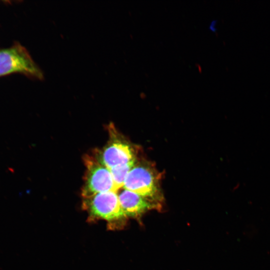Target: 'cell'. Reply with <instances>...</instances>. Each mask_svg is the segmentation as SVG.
<instances>
[{
    "mask_svg": "<svg viewBox=\"0 0 270 270\" xmlns=\"http://www.w3.org/2000/svg\"><path fill=\"white\" fill-rule=\"evenodd\" d=\"M135 163L118 166L110 170L117 191L123 188L125 180Z\"/></svg>",
    "mask_w": 270,
    "mask_h": 270,
    "instance_id": "52a82bcc",
    "label": "cell"
},
{
    "mask_svg": "<svg viewBox=\"0 0 270 270\" xmlns=\"http://www.w3.org/2000/svg\"><path fill=\"white\" fill-rule=\"evenodd\" d=\"M160 176L152 165L146 161L136 160L128 172L122 188L135 192L160 206L162 200Z\"/></svg>",
    "mask_w": 270,
    "mask_h": 270,
    "instance_id": "6da1fadb",
    "label": "cell"
},
{
    "mask_svg": "<svg viewBox=\"0 0 270 270\" xmlns=\"http://www.w3.org/2000/svg\"><path fill=\"white\" fill-rule=\"evenodd\" d=\"M122 209L126 218H138L159 206L132 191L123 188L118 194Z\"/></svg>",
    "mask_w": 270,
    "mask_h": 270,
    "instance_id": "8992f818",
    "label": "cell"
},
{
    "mask_svg": "<svg viewBox=\"0 0 270 270\" xmlns=\"http://www.w3.org/2000/svg\"><path fill=\"white\" fill-rule=\"evenodd\" d=\"M117 192H102L84 198L83 208L90 220H104L114 228L122 224L127 218L120 206Z\"/></svg>",
    "mask_w": 270,
    "mask_h": 270,
    "instance_id": "7a4b0ae2",
    "label": "cell"
},
{
    "mask_svg": "<svg viewBox=\"0 0 270 270\" xmlns=\"http://www.w3.org/2000/svg\"><path fill=\"white\" fill-rule=\"evenodd\" d=\"M16 72L38 79L43 77L27 50L18 43L0 49V76Z\"/></svg>",
    "mask_w": 270,
    "mask_h": 270,
    "instance_id": "3957f363",
    "label": "cell"
},
{
    "mask_svg": "<svg viewBox=\"0 0 270 270\" xmlns=\"http://www.w3.org/2000/svg\"><path fill=\"white\" fill-rule=\"evenodd\" d=\"M110 139L100 150H97L94 156L109 170L136 162V154L134 147L118 136L113 129L110 130Z\"/></svg>",
    "mask_w": 270,
    "mask_h": 270,
    "instance_id": "277c9868",
    "label": "cell"
},
{
    "mask_svg": "<svg viewBox=\"0 0 270 270\" xmlns=\"http://www.w3.org/2000/svg\"><path fill=\"white\" fill-rule=\"evenodd\" d=\"M86 171L82 195L88 198L99 193L116 190L110 170L94 156L86 155L84 158Z\"/></svg>",
    "mask_w": 270,
    "mask_h": 270,
    "instance_id": "5b68a950",
    "label": "cell"
}]
</instances>
